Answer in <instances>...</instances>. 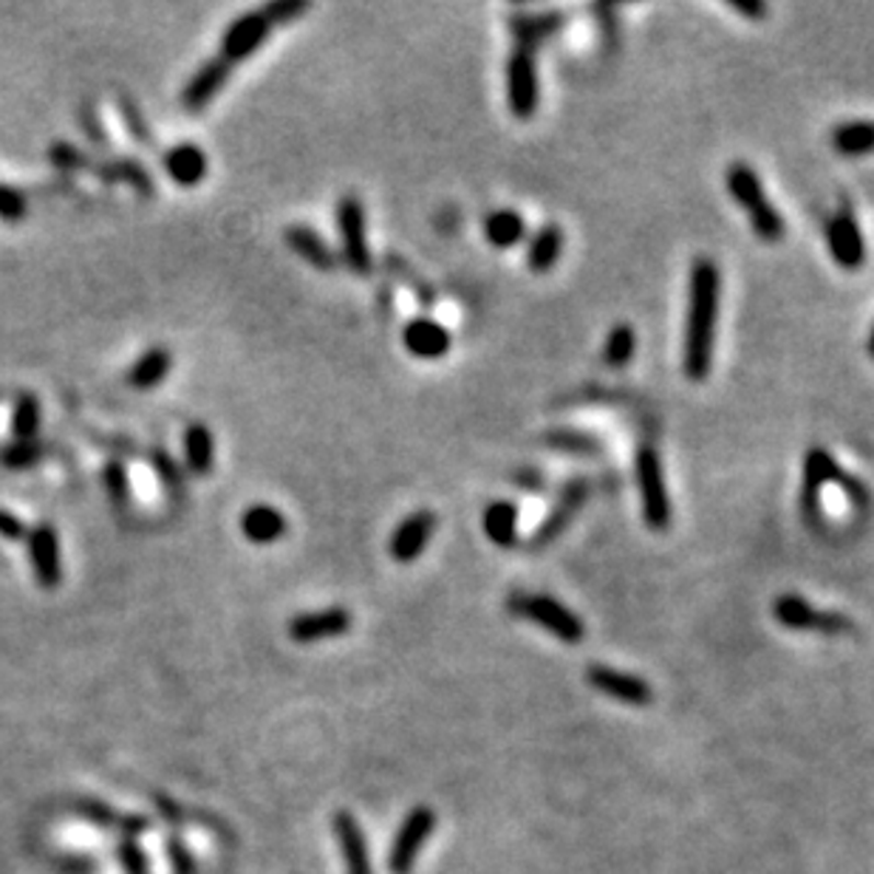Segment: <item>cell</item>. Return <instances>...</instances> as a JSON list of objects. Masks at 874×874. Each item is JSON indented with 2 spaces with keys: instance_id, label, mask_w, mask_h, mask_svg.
Instances as JSON below:
<instances>
[{
  "instance_id": "obj_1",
  "label": "cell",
  "mask_w": 874,
  "mask_h": 874,
  "mask_svg": "<svg viewBox=\"0 0 874 874\" xmlns=\"http://www.w3.org/2000/svg\"><path fill=\"white\" fill-rule=\"evenodd\" d=\"M722 306V272L711 258H693L688 275L685 334H682V371L693 383L711 374L713 343Z\"/></svg>"
},
{
  "instance_id": "obj_2",
  "label": "cell",
  "mask_w": 874,
  "mask_h": 874,
  "mask_svg": "<svg viewBox=\"0 0 874 874\" xmlns=\"http://www.w3.org/2000/svg\"><path fill=\"white\" fill-rule=\"evenodd\" d=\"M725 182H727V193L734 195V202L739 204V207L747 213V218H750V227H753L756 238H761V241L767 243L781 241L784 232H787V224H784L779 209L773 207V202L767 198L759 173H756L747 162H734L727 168Z\"/></svg>"
},
{
  "instance_id": "obj_3",
  "label": "cell",
  "mask_w": 874,
  "mask_h": 874,
  "mask_svg": "<svg viewBox=\"0 0 874 874\" xmlns=\"http://www.w3.org/2000/svg\"><path fill=\"white\" fill-rule=\"evenodd\" d=\"M507 612L512 617L530 620L535 626L546 628L555 639L566 643V646H578L586 639V623L578 614L564 605L560 600L549 598V594H530V592H512L507 598Z\"/></svg>"
},
{
  "instance_id": "obj_4",
  "label": "cell",
  "mask_w": 874,
  "mask_h": 874,
  "mask_svg": "<svg viewBox=\"0 0 874 874\" xmlns=\"http://www.w3.org/2000/svg\"><path fill=\"white\" fill-rule=\"evenodd\" d=\"M634 473H637L639 504H643V519L651 532H666L673 521L671 498H668L666 473L654 444H639L637 458H634Z\"/></svg>"
},
{
  "instance_id": "obj_5",
  "label": "cell",
  "mask_w": 874,
  "mask_h": 874,
  "mask_svg": "<svg viewBox=\"0 0 874 874\" xmlns=\"http://www.w3.org/2000/svg\"><path fill=\"white\" fill-rule=\"evenodd\" d=\"M507 82V109L515 120L526 122L538 114L541 109V77L535 52L524 46H515L507 57L504 68Z\"/></svg>"
},
{
  "instance_id": "obj_6",
  "label": "cell",
  "mask_w": 874,
  "mask_h": 874,
  "mask_svg": "<svg viewBox=\"0 0 874 874\" xmlns=\"http://www.w3.org/2000/svg\"><path fill=\"white\" fill-rule=\"evenodd\" d=\"M773 617L790 632H820L827 637H849L854 634V620L841 612H824L798 594H781L773 603Z\"/></svg>"
},
{
  "instance_id": "obj_7",
  "label": "cell",
  "mask_w": 874,
  "mask_h": 874,
  "mask_svg": "<svg viewBox=\"0 0 874 874\" xmlns=\"http://www.w3.org/2000/svg\"><path fill=\"white\" fill-rule=\"evenodd\" d=\"M433 829H436V813H433L431 807L419 804V807H413L408 815H405V820L399 824L388 852L390 874L413 872L419 852H422V847L433 835Z\"/></svg>"
},
{
  "instance_id": "obj_8",
  "label": "cell",
  "mask_w": 874,
  "mask_h": 874,
  "mask_svg": "<svg viewBox=\"0 0 874 874\" xmlns=\"http://www.w3.org/2000/svg\"><path fill=\"white\" fill-rule=\"evenodd\" d=\"M337 227H340V241H343V261L349 270L360 277L371 275V249L365 236V207L356 195H343L337 204Z\"/></svg>"
},
{
  "instance_id": "obj_9",
  "label": "cell",
  "mask_w": 874,
  "mask_h": 874,
  "mask_svg": "<svg viewBox=\"0 0 874 874\" xmlns=\"http://www.w3.org/2000/svg\"><path fill=\"white\" fill-rule=\"evenodd\" d=\"M589 496H592V481H589V478H583V476L569 478V481L560 487V498L555 501V507L549 510V515L544 519V524L532 532L530 549L532 552L546 549L552 541H558L560 535L566 532V526L572 524L575 512H578L580 507L589 501Z\"/></svg>"
},
{
  "instance_id": "obj_10",
  "label": "cell",
  "mask_w": 874,
  "mask_h": 874,
  "mask_svg": "<svg viewBox=\"0 0 874 874\" xmlns=\"http://www.w3.org/2000/svg\"><path fill=\"white\" fill-rule=\"evenodd\" d=\"M586 682L598 693H603V696L617 700L620 705L648 707L654 702V688L643 677L620 671V668L612 666H603V662H594V666L586 668Z\"/></svg>"
},
{
  "instance_id": "obj_11",
  "label": "cell",
  "mask_w": 874,
  "mask_h": 874,
  "mask_svg": "<svg viewBox=\"0 0 874 874\" xmlns=\"http://www.w3.org/2000/svg\"><path fill=\"white\" fill-rule=\"evenodd\" d=\"M824 236H827L829 256L835 258L838 266L852 272L861 270L863 261H866V241H863V232L861 227H858V218H854L849 204H843V207L829 218Z\"/></svg>"
},
{
  "instance_id": "obj_12",
  "label": "cell",
  "mask_w": 874,
  "mask_h": 874,
  "mask_svg": "<svg viewBox=\"0 0 874 874\" xmlns=\"http://www.w3.org/2000/svg\"><path fill=\"white\" fill-rule=\"evenodd\" d=\"M354 617L349 609L343 605H331V609H320V612H303L297 617L290 620V637L300 646H311V643H324V639H337L351 632Z\"/></svg>"
},
{
  "instance_id": "obj_13",
  "label": "cell",
  "mask_w": 874,
  "mask_h": 874,
  "mask_svg": "<svg viewBox=\"0 0 874 874\" xmlns=\"http://www.w3.org/2000/svg\"><path fill=\"white\" fill-rule=\"evenodd\" d=\"M804 473H809L813 478H818L820 485H838L843 492L849 496L858 510H869L872 504V496H869V487L863 485L861 478H854L852 473L843 470L838 462L832 458V453L827 447H809L807 456H804Z\"/></svg>"
},
{
  "instance_id": "obj_14",
  "label": "cell",
  "mask_w": 874,
  "mask_h": 874,
  "mask_svg": "<svg viewBox=\"0 0 874 874\" xmlns=\"http://www.w3.org/2000/svg\"><path fill=\"white\" fill-rule=\"evenodd\" d=\"M272 34L270 21L261 12L241 14L238 21L229 23V29L222 37V60L236 66V63L249 60L256 55L258 48L263 46V41Z\"/></svg>"
},
{
  "instance_id": "obj_15",
  "label": "cell",
  "mask_w": 874,
  "mask_h": 874,
  "mask_svg": "<svg viewBox=\"0 0 874 874\" xmlns=\"http://www.w3.org/2000/svg\"><path fill=\"white\" fill-rule=\"evenodd\" d=\"M29 560H32L34 580L43 589H57L63 580V560H60V538L52 524H41L29 530Z\"/></svg>"
},
{
  "instance_id": "obj_16",
  "label": "cell",
  "mask_w": 874,
  "mask_h": 874,
  "mask_svg": "<svg viewBox=\"0 0 874 874\" xmlns=\"http://www.w3.org/2000/svg\"><path fill=\"white\" fill-rule=\"evenodd\" d=\"M433 532H436V515H433L431 510L410 512L408 519L399 521V526L394 530V535H390L388 544L390 558L397 560V564H410V560H417L419 555L428 549V544H431Z\"/></svg>"
},
{
  "instance_id": "obj_17",
  "label": "cell",
  "mask_w": 874,
  "mask_h": 874,
  "mask_svg": "<svg viewBox=\"0 0 874 874\" xmlns=\"http://www.w3.org/2000/svg\"><path fill=\"white\" fill-rule=\"evenodd\" d=\"M331 832H334L337 847H340V854H343L345 874H374V869H371L368 841H365L363 827H360V820H356L354 815L340 809V813L331 818Z\"/></svg>"
},
{
  "instance_id": "obj_18",
  "label": "cell",
  "mask_w": 874,
  "mask_h": 874,
  "mask_svg": "<svg viewBox=\"0 0 874 874\" xmlns=\"http://www.w3.org/2000/svg\"><path fill=\"white\" fill-rule=\"evenodd\" d=\"M566 21H569V14L555 12V9L552 12H512L507 26H510V34L515 37L519 46L535 52V46H541L544 41L564 32Z\"/></svg>"
},
{
  "instance_id": "obj_19",
  "label": "cell",
  "mask_w": 874,
  "mask_h": 874,
  "mask_svg": "<svg viewBox=\"0 0 874 874\" xmlns=\"http://www.w3.org/2000/svg\"><path fill=\"white\" fill-rule=\"evenodd\" d=\"M229 71H232V66H229V63H224L222 57L204 63V66L198 68L193 77H190L188 86H184V91H182L184 109L193 111V114H198L202 109H207L209 102L218 97V91L227 86Z\"/></svg>"
},
{
  "instance_id": "obj_20",
  "label": "cell",
  "mask_w": 874,
  "mask_h": 874,
  "mask_svg": "<svg viewBox=\"0 0 874 874\" xmlns=\"http://www.w3.org/2000/svg\"><path fill=\"white\" fill-rule=\"evenodd\" d=\"M402 343L419 360H439V356L451 351L453 337L451 331L444 329L442 324H436V320H431V317H417L402 329Z\"/></svg>"
},
{
  "instance_id": "obj_21",
  "label": "cell",
  "mask_w": 874,
  "mask_h": 874,
  "mask_svg": "<svg viewBox=\"0 0 874 874\" xmlns=\"http://www.w3.org/2000/svg\"><path fill=\"white\" fill-rule=\"evenodd\" d=\"M283 241L290 243V249L297 258H303L309 266H315V270L320 272L337 270V263H340V258H337L334 249L326 243V238L320 236V232H315L311 227H306V224H292V227H286Z\"/></svg>"
},
{
  "instance_id": "obj_22",
  "label": "cell",
  "mask_w": 874,
  "mask_h": 874,
  "mask_svg": "<svg viewBox=\"0 0 874 874\" xmlns=\"http://www.w3.org/2000/svg\"><path fill=\"white\" fill-rule=\"evenodd\" d=\"M164 170H168L170 182H175L179 188H195L204 182L207 175V154L198 145H175L173 150H168L162 159Z\"/></svg>"
},
{
  "instance_id": "obj_23",
  "label": "cell",
  "mask_w": 874,
  "mask_h": 874,
  "mask_svg": "<svg viewBox=\"0 0 874 874\" xmlns=\"http://www.w3.org/2000/svg\"><path fill=\"white\" fill-rule=\"evenodd\" d=\"M94 173L100 175L102 184H128L130 190L141 195V198H150L156 195V184L150 179V173L141 168L136 159H128V156H120V159H105V162L94 164Z\"/></svg>"
},
{
  "instance_id": "obj_24",
  "label": "cell",
  "mask_w": 874,
  "mask_h": 874,
  "mask_svg": "<svg viewBox=\"0 0 874 874\" xmlns=\"http://www.w3.org/2000/svg\"><path fill=\"white\" fill-rule=\"evenodd\" d=\"M77 813H80V818L97 824V827L114 829V832H120L122 838H130V841H136L150 827L148 818H141V815H120L111 807H105V804H100V801H80Z\"/></svg>"
},
{
  "instance_id": "obj_25",
  "label": "cell",
  "mask_w": 874,
  "mask_h": 874,
  "mask_svg": "<svg viewBox=\"0 0 874 874\" xmlns=\"http://www.w3.org/2000/svg\"><path fill=\"white\" fill-rule=\"evenodd\" d=\"M241 532L258 546L275 544L277 538L286 535V519H283V512L275 510V507L256 504L241 515Z\"/></svg>"
},
{
  "instance_id": "obj_26",
  "label": "cell",
  "mask_w": 874,
  "mask_h": 874,
  "mask_svg": "<svg viewBox=\"0 0 874 874\" xmlns=\"http://www.w3.org/2000/svg\"><path fill=\"white\" fill-rule=\"evenodd\" d=\"M485 535L501 549H515L519 546V507L512 501H492L485 510Z\"/></svg>"
},
{
  "instance_id": "obj_27",
  "label": "cell",
  "mask_w": 874,
  "mask_h": 874,
  "mask_svg": "<svg viewBox=\"0 0 874 874\" xmlns=\"http://www.w3.org/2000/svg\"><path fill=\"white\" fill-rule=\"evenodd\" d=\"M564 243H566L564 229H560L558 224H544V227L532 236L530 249H526V263H530V270L538 272V275L549 272L552 266L558 263V258L564 256Z\"/></svg>"
},
{
  "instance_id": "obj_28",
  "label": "cell",
  "mask_w": 874,
  "mask_h": 874,
  "mask_svg": "<svg viewBox=\"0 0 874 874\" xmlns=\"http://www.w3.org/2000/svg\"><path fill=\"white\" fill-rule=\"evenodd\" d=\"M544 444L549 451L578 458H598L603 453V442L594 433L578 431V428H552L544 433Z\"/></svg>"
},
{
  "instance_id": "obj_29",
  "label": "cell",
  "mask_w": 874,
  "mask_h": 874,
  "mask_svg": "<svg viewBox=\"0 0 874 874\" xmlns=\"http://www.w3.org/2000/svg\"><path fill=\"white\" fill-rule=\"evenodd\" d=\"M184 462H188V470L193 476H207L213 470V462H216V442H213V433L204 422L190 424L188 433H184Z\"/></svg>"
},
{
  "instance_id": "obj_30",
  "label": "cell",
  "mask_w": 874,
  "mask_h": 874,
  "mask_svg": "<svg viewBox=\"0 0 874 874\" xmlns=\"http://www.w3.org/2000/svg\"><path fill=\"white\" fill-rule=\"evenodd\" d=\"M173 368V356L168 349H150L134 363L128 371V385L136 390H150L162 383Z\"/></svg>"
},
{
  "instance_id": "obj_31",
  "label": "cell",
  "mask_w": 874,
  "mask_h": 874,
  "mask_svg": "<svg viewBox=\"0 0 874 874\" xmlns=\"http://www.w3.org/2000/svg\"><path fill=\"white\" fill-rule=\"evenodd\" d=\"M832 148L843 156H863L874 150V122L852 120L841 122L832 130Z\"/></svg>"
},
{
  "instance_id": "obj_32",
  "label": "cell",
  "mask_w": 874,
  "mask_h": 874,
  "mask_svg": "<svg viewBox=\"0 0 874 874\" xmlns=\"http://www.w3.org/2000/svg\"><path fill=\"white\" fill-rule=\"evenodd\" d=\"M526 222L512 209H496L485 218V238L498 249H510L524 241Z\"/></svg>"
},
{
  "instance_id": "obj_33",
  "label": "cell",
  "mask_w": 874,
  "mask_h": 874,
  "mask_svg": "<svg viewBox=\"0 0 874 874\" xmlns=\"http://www.w3.org/2000/svg\"><path fill=\"white\" fill-rule=\"evenodd\" d=\"M634 354H637V331H634V326L628 324H617L612 331H609V337H605L603 345L605 365H609V368H626V365L634 360Z\"/></svg>"
},
{
  "instance_id": "obj_34",
  "label": "cell",
  "mask_w": 874,
  "mask_h": 874,
  "mask_svg": "<svg viewBox=\"0 0 874 874\" xmlns=\"http://www.w3.org/2000/svg\"><path fill=\"white\" fill-rule=\"evenodd\" d=\"M43 422V410L41 402L32 397V394H23L14 402V413H12V436L14 442H34L37 431H41Z\"/></svg>"
},
{
  "instance_id": "obj_35",
  "label": "cell",
  "mask_w": 874,
  "mask_h": 874,
  "mask_svg": "<svg viewBox=\"0 0 874 874\" xmlns=\"http://www.w3.org/2000/svg\"><path fill=\"white\" fill-rule=\"evenodd\" d=\"M116 105H120V116H122V122H125V128H128L130 139L139 141L141 148H154L156 141H154V134H150V125H148V120H145V114H141L139 105H136L134 97L120 94Z\"/></svg>"
},
{
  "instance_id": "obj_36",
  "label": "cell",
  "mask_w": 874,
  "mask_h": 874,
  "mask_svg": "<svg viewBox=\"0 0 874 874\" xmlns=\"http://www.w3.org/2000/svg\"><path fill=\"white\" fill-rule=\"evenodd\" d=\"M385 263H388V270L394 272V275H397L405 286H408V290H413V295H417V300L422 303L424 309H431L433 303H436V295H433L431 283L422 281V277L417 275V270H413L408 261H402V258L388 256L385 258Z\"/></svg>"
},
{
  "instance_id": "obj_37",
  "label": "cell",
  "mask_w": 874,
  "mask_h": 874,
  "mask_svg": "<svg viewBox=\"0 0 874 874\" xmlns=\"http://www.w3.org/2000/svg\"><path fill=\"white\" fill-rule=\"evenodd\" d=\"M48 159H52V164H55L57 170H63V173H77V170H94V162H91V156L82 154L77 145H71V141H55L52 148H48Z\"/></svg>"
},
{
  "instance_id": "obj_38",
  "label": "cell",
  "mask_w": 874,
  "mask_h": 874,
  "mask_svg": "<svg viewBox=\"0 0 874 874\" xmlns=\"http://www.w3.org/2000/svg\"><path fill=\"white\" fill-rule=\"evenodd\" d=\"M43 458V447L37 442H12L0 451V465L7 470H29Z\"/></svg>"
},
{
  "instance_id": "obj_39",
  "label": "cell",
  "mask_w": 874,
  "mask_h": 874,
  "mask_svg": "<svg viewBox=\"0 0 874 874\" xmlns=\"http://www.w3.org/2000/svg\"><path fill=\"white\" fill-rule=\"evenodd\" d=\"M102 487L116 507H125L130 501V478L122 462H109L102 467Z\"/></svg>"
},
{
  "instance_id": "obj_40",
  "label": "cell",
  "mask_w": 874,
  "mask_h": 874,
  "mask_svg": "<svg viewBox=\"0 0 874 874\" xmlns=\"http://www.w3.org/2000/svg\"><path fill=\"white\" fill-rule=\"evenodd\" d=\"M309 12V3L306 0H275L270 7H263L261 14L270 21V26H286V23L297 21L300 14Z\"/></svg>"
},
{
  "instance_id": "obj_41",
  "label": "cell",
  "mask_w": 874,
  "mask_h": 874,
  "mask_svg": "<svg viewBox=\"0 0 874 874\" xmlns=\"http://www.w3.org/2000/svg\"><path fill=\"white\" fill-rule=\"evenodd\" d=\"M116 858H120L125 874H148V854L141 852V847L130 838H122L116 847Z\"/></svg>"
},
{
  "instance_id": "obj_42",
  "label": "cell",
  "mask_w": 874,
  "mask_h": 874,
  "mask_svg": "<svg viewBox=\"0 0 874 874\" xmlns=\"http://www.w3.org/2000/svg\"><path fill=\"white\" fill-rule=\"evenodd\" d=\"M26 209H29L26 195H23L21 190L0 184V218H3V222H21V218L26 216Z\"/></svg>"
},
{
  "instance_id": "obj_43",
  "label": "cell",
  "mask_w": 874,
  "mask_h": 874,
  "mask_svg": "<svg viewBox=\"0 0 874 874\" xmlns=\"http://www.w3.org/2000/svg\"><path fill=\"white\" fill-rule=\"evenodd\" d=\"M168 854H170V866H173L175 874H195L193 854L188 852V847H184L182 841H175V838H170V841H168Z\"/></svg>"
},
{
  "instance_id": "obj_44",
  "label": "cell",
  "mask_w": 874,
  "mask_h": 874,
  "mask_svg": "<svg viewBox=\"0 0 874 874\" xmlns=\"http://www.w3.org/2000/svg\"><path fill=\"white\" fill-rule=\"evenodd\" d=\"M80 125H82V130H86V134L91 136V141H94V145H100V148H109L105 130L100 128V120H97V114H94V109H91V105H82Z\"/></svg>"
},
{
  "instance_id": "obj_45",
  "label": "cell",
  "mask_w": 874,
  "mask_h": 874,
  "mask_svg": "<svg viewBox=\"0 0 874 874\" xmlns=\"http://www.w3.org/2000/svg\"><path fill=\"white\" fill-rule=\"evenodd\" d=\"M0 538H7V541L29 538L26 524H23V521L18 519V515H12V512L0 510Z\"/></svg>"
},
{
  "instance_id": "obj_46",
  "label": "cell",
  "mask_w": 874,
  "mask_h": 874,
  "mask_svg": "<svg viewBox=\"0 0 874 874\" xmlns=\"http://www.w3.org/2000/svg\"><path fill=\"white\" fill-rule=\"evenodd\" d=\"M727 7L734 9V12L745 14V18H750V21H761L770 12L764 0H727Z\"/></svg>"
},
{
  "instance_id": "obj_47",
  "label": "cell",
  "mask_w": 874,
  "mask_h": 874,
  "mask_svg": "<svg viewBox=\"0 0 874 874\" xmlns=\"http://www.w3.org/2000/svg\"><path fill=\"white\" fill-rule=\"evenodd\" d=\"M512 485L524 487V490H544L546 478L544 473L535 470V467H524V470L512 473Z\"/></svg>"
},
{
  "instance_id": "obj_48",
  "label": "cell",
  "mask_w": 874,
  "mask_h": 874,
  "mask_svg": "<svg viewBox=\"0 0 874 874\" xmlns=\"http://www.w3.org/2000/svg\"><path fill=\"white\" fill-rule=\"evenodd\" d=\"M156 807L162 809L164 818H168L170 824H175V820H182V818H179V815H175V813H179V807H175L173 801L164 798V795H156Z\"/></svg>"
},
{
  "instance_id": "obj_49",
  "label": "cell",
  "mask_w": 874,
  "mask_h": 874,
  "mask_svg": "<svg viewBox=\"0 0 874 874\" xmlns=\"http://www.w3.org/2000/svg\"><path fill=\"white\" fill-rule=\"evenodd\" d=\"M869 356L874 360V326H872V331H869Z\"/></svg>"
}]
</instances>
